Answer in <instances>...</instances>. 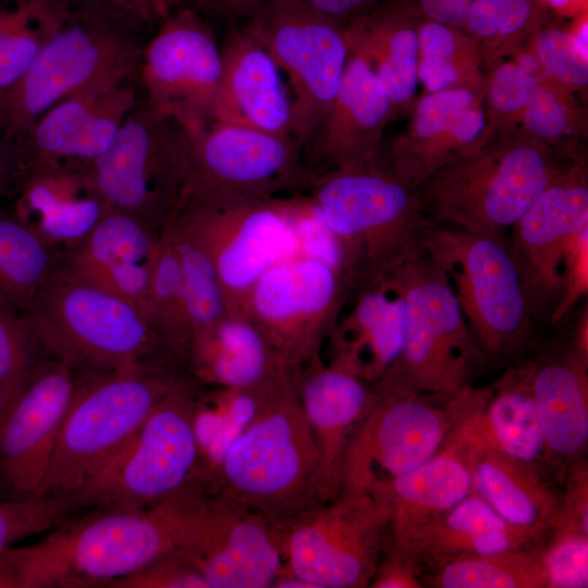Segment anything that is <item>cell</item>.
Here are the masks:
<instances>
[{"label": "cell", "instance_id": "1", "mask_svg": "<svg viewBox=\"0 0 588 588\" xmlns=\"http://www.w3.org/2000/svg\"><path fill=\"white\" fill-rule=\"evenodd\" d=\"M41 350L78 377L186 365L136 307L60 260L23 314Z\"/></svg>", "mask_w": 588, "mask_h": 588}, {"label": "cell", "instance_id": "2", "mask_svg": "<svg viewBox=\"0 0 588 588\" xmlns=\"http://www.w3.org/2000/svg\"><path fill=\"white\" fill-rule=\"evenodd\" d=\"M305 188L340 245L351 291L395 278L424 253L430 224L416 191L380 159L311 172Z\"/></svg>", "mask_w": 588, "mask_h": 588}, {"label": "cell", "instance_id": "3", "mask_svg": "<svg viewBox=\"0 0 588 588\" xmlns=\"http://www.w3.org/2000/svg\"><path fill=\"white\" fill-rule=\"evenodd\" d=\"M173 550L156 506H95L72 515L39 541L0 551V588L110 587Z\"/></svg>", "mask_w": 588, "mask_h": 588}, {"label": "cell", "instance_id": "4", "mask_svg": "<svg viewBox=\"0 0 588 588\" xmlns=\"http://www.w3.org/2000/svg\"><path fill=\"white\" fill-rule=\"evenodd\" d=\"M205 486L279 523L324 502L321 460L295 372L231 444Z\"/></svg>", "mask_w": 588, "mask_h": 588}, {"label": "cell", "instance_id": "5", "mask_svg": "<svg viewBox=\"0 0 588 588\" xmlns=\"http://www.w3.org/2000/svg\"><path fill=\"white\" fill-rule=\"evenodd\" d=\"M194 383L172 369L78 377L42 488V497H74L123 449L150 412Z\"/></svg>", "mask_w": 588, "mask_h": 588}, {"label": "cell", "instance_id": "6", "mask_svg": "<svg viewBox=\"0 0 588 588\" xmlns=\"http://www.w3.org/2000/svg\"><path fill=\"white\" fill-rule=\"evenodd\" d=\"M561 171L539 144L514 142L456 157L415 191L430 226L505 235Z\"/></svg>", "mask_w": 588, "mask_h": 588}, {"label": "cell", "instance_id": "7", "mask_svg": "<svg viewBox=\"0 0 588 588\" xmlns=\"http://www.w3.org/2000/svg\"><path fill=\"white\" fill-rule=\"evenodd\" d=\"M156 507L175 549L209 588L271 587L284 566V523L203 483Z\"/></svg>", "mask_w": 588, "mask_h": 588}, {"label": "cell", "instance_id": "8", "mask_svg": "<svg viewBox=\"0 0 588 588\" xmlns=\"http://www.w3.org/2000/svg\"><path fill=\"white\" fill-rule=\"evenodd\" d=\"M135 33L70 7L24 77L0 100V135L20 138L61 100L90 86L130 79L144 48Z\"/></svg>", "mask_w": 588, "mask_h": 588}, {"label": "cell", "instance_id": "9", "mask_svg": "<svg viewBox=\"0 0 588 588\" xmlns=\"http://www.w3.org/2000/svg\"><path fill=\"white\" fill-rule=\"evenodd\" d=\"M424 252L445 274L485 362L520 353L532 314L505 235L430 226Z\"/></svg>", "mask_w": 588, "mask_h": 588}, {"label": "cell", "instance_id": "10", "mask_svg": "<svg viewBox=\"0 0 588 588\" xmlns=\"http://www.w3.org/2000/svg\"><path fill=\"white\" fill-rule=\"evenodd\" d=\"M406 305L399 358L375 389L450 400L485 363L443 271L424 252L395 277Z\"/></svg>", "mask_w": 588, "mask_h": 588}, {"label": "cell", "instance_id": "11", "mask_svg": "<svg viewBox=\"0 0 588 588\" xmlns=\"http://www.w3.org/2000/svg\"><path fill=\"white\" fill-rule=\"evenodd\" d=\"M198 384L170 394L74 498L81 507L151 509L204 483L195 431Z\"/></svg>", "mask_w": 588, "mask_h": 588}, {"label": "cell", "instance_id": "12", "mask_svg": "<svg viewBox=\"0 0 588 588\" xmlns=\"http://www.w3.org/2000/svg\"><path fill=\"white\" fill-rule=\"evenodd\" d=\"M89 173L108 210L160 235L187 194L186 133L148 105L136 107Z\"/></svg>", "mask_w": 588, "mask_h": 588}, {"label": "cell", "instance_id": "13", "mask_svg": "<svg viewBox=\"0 0 588 588\" xmlns=\"http://www.w3.org/2000/svg\"><path fill=\"white\" fill-rule=\"evenodd\" d=\"M389 518L381 490L340 491L283 524L284 566L314 588L369 587Z\"/></svg>", "mask_w": 588, "mask_h": 588}, {"label": "cell", "instance_id": "14", "mask_svg": "<svg viewBox=\"0 0 588 588\" xmlns=\"http://www.w3.org/2000/svg\"><path fill=\"white\" fill-rule=\"evenodd\" d=\"M247 24L289 78L291 133L308 148L338 93L351 53L345 25L297 0H265Z\"/></svg>", "mask_w": 588, "mask_h": 588}, {"label": "cell", "instance_id": "15", "mask_svg": "<svg viewBox=\"0 0 588 588\" xmlns=\"http://www.w3.org/2000/svg\"><path fill=\"white\" fill-rule=\"evenodd\" d=\"M208 250L229 311H241L260 277L298 255L286 197H186L174 215Z\"/></svg>", "mask_w": 588, "mask_h": 588}, {"label": "cell", "instance_id": "16", "mask_svg": "<svg viewBox=\"0 0 588 588\" xmlns=\"http://www.w3.org/2000/svg\"><path fill=\"white\" fill-rule=\"evenodd\" d=\"M375 390L373 404L347 442L341 491L378 490L413 470L444 444L461 419V392L443 401L409 391Z\"/></svg>", "mask_w": 588, "mask_h": 588}, {"label": "cell", "instance_id": "17", "mask_svg": "<svg viewBox=\"0 0 588 588\" xmlns=\"http://www.w3.org/2000/svg\"><path fill=\"white\" fill-rule=\"evenodd\" d=\"M185 133L186 197L275 198L307 184L304 148L293 136L219 121Z\"/></svg>", "mask_w": 588, "mask_h": 588}, {"label": "cell", "instance_id": "18", "mask_svg": "<svg viewBox=\"0 0 588 588\" xmlns=\"http://www.w3.org/2000/svg\"><path fill=\"white\" fill-rule=\"evenodd\" d=\"M350 292L332 267L296 255L260 277L241 311L296 370L321 357L323 341Z\"/></svg>", "mask_w": 588, "mask_h": 588}, {"label": "cell", "instance_id": "19", "mask_svg": "<svg viewBox=\"0 0 588 588\" xmlns=\"http://www.w3.org/2000/svg\"><path fill=\"white\" fill-rule=\"evenodd\" d=\"M149 107L184 131L212 121L222 72L221 47L208 21L176 8L144 46L138 71Z\"/></svg>", "mask_w": 588, "mask_h": 588}, {"label": "cell", "instance_id": "20", "mask_svg": "<svg viewBox=\"0 0 588 588\" xmlns=\"http://www.w3.org/2000/svg\"><path fill=\"white\" fill-rule=\"evenodd\" d=\"M78 384L65 364L44 359L0 422V485L10 498L42 497L58 437Z\"/></svg>", "mask_w": 588, "mask_h": 588}, {"label": "cell", "instance_id": "21", "mask_svg": "<svg viewBox=\"0 0 588 588\" xmlns=\"http://www.w3.org/2000/svg\"><path fill=\"white\" fill-rule=\"evenodd\" d=\"M588 231V186L580 167L561 171L512 228L511 253L531 314L563 292V266Z\"/></svg>", "mask_w": 588, "mask_h": 588}, {"label": "cell", "instance_id": "22", "mask_svg": "<svg viewBox=\"0 0 588 588\" xmlns=\"http://www.w3.org/2000/svg\"><path fill=\"white\" fill-rule=\"evenodd\" d=\"M128 79L90 86L56 103L20 138V173L51 163H91L137 107ZM19 173V175H20Z\"/></svg>", "mask_w": 588, "mask_h": 588}, {"label": "cell", "instance_id": "23", "mask_svg": "<svg viewBox=\"0 0 588 588\" xmlns=\"http://www.w3.org/2000/svg\"><path fill=\"white\" fill-rule=\"evenodd\" d=\"M212 121L292 136V98L279 65L247 23L226 28Z\"/></svg>", "mask_w": 588, "mask_h": 588}, {"label": "cell", "instance_id": "24", "mask_svg": "<svg viewBox=\"0 0 588 588\" xmlns=\"http://www.w3.org/2000/svg\"><path fill=\"white\" fill-rule=\"evenodd\" d=\"M159 237L137 219L108 210L59 260L74 275L126 301L148 319Z\"/></svg>", "mask_w": 588, "mask_h": 588}, {"label": "cell", "instance_id": "25", "mask_svg": "<svg viewBox=\"0 0 588 588\" xmlns=\"http://www.w3.org/2000/svg\"><path fill=\"white\" fill-rule=\"evenodd\" d=\"M406 305L395 278L359 286L346 297L327 338L330 362L376 385L403 347Z\"/></svg>", "mask_w": 588, "mask_h": 588}, {"label": "cell", "instance_id": "26", "mask_svg": "<svg viewBox=\"0 0 588 588\" xmlns=\"http://www.w3.org/2000/svg\"><path fill=\"white\" fill-rule=\"evenodd\" d=\"M301 405L316 442L323 501L341 491V468L347 442L373 404L372 385L340 365L319 357L295 370Z\"/></svg>", "mask_w": 588, "mask_h": 588}, {"label": "cell", "instance_id": "27", "mask_svg": "<svg viewBox=\"0 0 588 588\" xmlns=\"http://www.w3.org/2000/svg\"><path fill=\"white\" fill-rule=\"evenodd\" d=\"M390 98L369 63L351 53L338 93L309 145L318 171L377 159V144L392 112Z\"/></svg>", "mask_w": 588, "mask_h": 588}, {"label": "cell", "instance_id": "28", "mask_svg": "<svg viewBox=\"0 0 588 588\" xmlns=\"http://www.w3.org/2000/svg\"><path fill=\"white\" fill-rule=\"evenodd\" d=\"M12 215L52 248L81 242L108 211L89 173V163H51L22 171Z\"/></svg>", "mask_w": 588, "mask_h": 588}, {"label": "cell", "instance_id": "29", "mask_svg": "<svg viewBox=\"0 0 588 588\" xmlns=\"http://www.w3.org/2000/svg\"><path fill=\"white\" fill-rule=\"evenodd\" d=\"M378 490L390 504L384 552L401 547L415 530L471 492L468 439L462 422L432 456Z\"/></svg>", "mask_w": 588, "mask_h": 588}, {"label": "cell", "instance_id": "30", "mask_svg": "<svg viewBox=\"0 0 588 588\" xmlns=\"http://www.w3.org/2000/svg\"><path fill=\"white\" fill-rule=\"evenodd\" d=\"M197 384L211 388L259 387L294 371L243 311H229L197 334L187 357Z\"/></svg>", "mask_w": 588, "mask_h": 588}, {"label": "cell", "instance_id": "31", "mask_svg": "<svg viewBox=\"0 0 588 588\" xmlns=\"http://www.w3.org/2000/svg\"><path fill=\"white\" fill-rule=\"evenodd\" d=\"M588 354L574 344L528 364L551 462L576 463L588 445Z\"/></svg>", "mask_w": 588, "mask_h": 588}, {"label": "cell", "instance_id": "32", "mask_svg": "<svg viewBox=\"0 0 588 588\" xmlns=\"http://www.w3.org/2000/svg\"><path fill=\"white\" fill-rule=\"evenodd\" d=\"M461 422L468 439L471 491L532 539L550 531L560 497L542 473L506 456L478 437L464 419Z\"/></svg>", "mask_w": 588, "mask_h": 588}, {"label": "cell", "instance_id": "33", "mask_svg": "<svg viewBox=\"0 0 588 588\" xmlns=\"http://www.w3.org/2000/svg\"><path fill=\"white\" fill-rule=\"evenodd\" d=\"M462 418L478 437L522 464L542 473L551 462L528 364L510 369L492 388H468Z\"/></svg>", "mask_w": 588, "mask_h": 588}, {"label": "cell", "instance_id": "34", "mask_svg": "<svg viewBox=\"0 0 588 588\" xmlns=\"http://www.w3.org/2000/svg\"><path fill=\"white\" fill-rule=\"evenodd\" d=\"M534 541L471 491L451 510L415 530L401 547L389 551L412 559L422 575L427 568L450 560L524 549Z\"/></svg>", "mask_w": 588, "mask_h": 588}, {"label": "cell", "instance_id": "35", "mask_svg": "<svg viewBox=\"0 0 588 588\" xmlns=\"http://www.w3.org/2000/svg\"><path fill=\"white\" fill-rule=\"evenodd\" d=\"M419 19L385 1L345 24L351 49L369 63L393 109L411 100L417 88Z\"/></svg>", "mask_w": 588, "mask_h": 588}, {"label": "cell", "instance_id": "36", "mask_svg": "<svg viewBox=\"0 0 588 588\" xmlns=\"http://www.w3.org/2000/svg\"><path fill=\"white\" fill-rule=\"evenodd\" d=\"M294 372L272 382L244 389L211 388L198 391L195 431L204 485L212 477L228 449L259 414L269 399Z\"/></svg>", "mask_w": 588, "mask_h": 588}, {"label": "cell", "instance_id": "37", "mask_svg": "<svg viewBox=\"0 0 588 588\" xmlns=\"http://www.w3.org/2000/svg\"><path fill=\"white\" fill-rule=\"evenodd\" d=\"M60 256L14 215L0 211V297L22 316Z\"/></svg>", "mask_w": 588, "mask_h": 588}, {"label": "cell", "instance_id": "38", "mask_svg": "<svg viewBox=\"0 0 588 588\" xmlns=\"http://www.w3.org/2000/svg\"><path fill=\"white\" fill-rule=\"evenodd\" d=\"M422 585L436 588H547L538 550L464 556L427 568Z\"/></svg>", "mask_w": 588, "mask_h": 588}, {"label": "cell", "instance_id": "39", "mask_svg": "<svg viewBox=\"0 0 588 588\" xmlns=\"http://www.w3.org/2000/svg\"><path fill=\"white\" fill-rule=\"evenodd\" d=\"M164 229L179 257L194 340L229 313L226 299L215 264L197 235L175 216Z\"/></svg>", "mask_w": 588, "mask_h": 588}, {"label": "cell", "instance_id": "40", "mask_svg": "<svg viewBox=\"0 0 588 588\" xmlns=\"http://www.w3.org/2000/svg\"><path fill=\"white\" fill-rule=\"evenodd\" d=\"M148 320L187 367L194 334L179 257L167 229L159 237L149 291Z\"/></svg>", "mask_w": 588, "mask_h": 588}, {"label": "cell", "instance_id": "41", "mask_svg": "<svg viewBox=\"0 0 588 588\" xmlns=\"http://www.w3.org/2000/svg\"><path fill=\"white\" fill-rule=\"evenodd\" d=\"M45 355L23 316L0 297V422Z\"/></svg>", "mask_w": 588, "mask_h": 588}, {"label": "cell", "instance_id": "42", "mask_svg": "<svg viewBox=\"0 0 588 588\" xmlns=\"http://www.w3.org/2000/svg\"><path fill=\"white\" fill-rule=\"evenodd\" d=\"M81 509L74 497L45 495L0 501V551L48 532Z\"/></svg>", "mask_w": 588, "mask_h": 588}, {"label": "cell", "instance_id": "43", "mask_svg": "<svg viewBox=\"0 0 588 588\" xmlns=\"http://www.w3.org/2000/svg\"><path fill=\"white\" fill-rule=\"evenodd\" d=\"M70 7V0H50L36 22L0 39V100L24 77Z\"/></svg>", "mask_w": 588, "mask_h": 588}, {"label": "cell", "instance_id": "44", "mask_svg": "<svg viewBox=\"0 0 588 588\" xmlns=\"http://www.w3.org/2000/svg\"><path fill=\"white\" fill-rule=\"evenodd\" d=\"M452 27L428 19H419L417 26L418 78L430 91L453 87L460 72L454 57L460 46L461 35Z\"/></svg>", "mask_w": 588, "mask_h": 588}, {"label": "cell", "instance_id": "45", "mask_svg": "<svg viewBox=\"0 0 588 588\" xmlns=\"http://www.w3.org/2000/svg\"><path fill=\"white\" fill-rule=\"evenodd\" d=\"M286 199L298 255L327 264L341 273L348 284L340 245L315 203L308 195Z\"/></svg>", "mask_w": 588, "mask_h": 588}, {"label": "cell", "instance_id": "46", "mask_svg": "<svg viewBox=\"0 0 588 588\" xmlns=\"http://www.w3.org/2000/svg\"><path fill=\"white\" fill-rule=\"evenodd\" d=\"M547 588L588 586V536L551 534L544 549L538 550Z\"/></svg>", "mask_w": 588, "mask_h": 588}, {"label": "cell", "instance_id": "47", "mask_svg": "<svg viewBox=\"0 0 588 588\" xmlns=\"http://www.w3.org/2000/svg\"><path fill=\"white\" fill-rule=\"evenodd\" d=\"M538 14L530 0H474L463 26L480 38L507 37L530 26Z\"/></svg>", "mask_w": 588, "mask_h": 588}, {"label": "cell", "instance_id": "48", "mask_svg": "<svg viewBox=\"0 0 588 588\" xmlns=\"http://www.w3.org/2000/svg\"><path fill=\"white\" fill-rule=\"evenodd\" d=\"M536 47L538 59L549 74L567 85H587L588 59L577 49L574 35L548 28L539 34Z\"/></svg>", "mask_w": 588, "mask_h": 588}, {"label": "cell", "instance_id": "49", "mask_svg": "<svg viewBox=\"0 0 588 588\" xmlns=\"http://www.w3.org/2000/svg\"><path fill=\"white\" fill-rule=\"evenodd\" d=\"M110 588H209L199 572L177 551H170Z\"/></svg>", "mask_w": 588, "mask_h": 588}, {"label": "cell", "instance_id": "50", "mask_svg": "<svg viewBox=\"0 0 588 588\" xmlns=\"http://www.w3.org/2000/svg\"><path fill=\"white\" fill-rule=\"evenodd\" d=\"M83 9L100 14L131 30L159 26L183 0H79Z\"/></svg>", "mask_w": 588, "mask_h": 588}, {"label": "cell", "instance_id": "51", "mask_svg": "<svg viewBox=\"0 0 588 588\" xmlns=\"http://www.w3.org/2000/svg\"><path fill=\"white\" fill-rule=\"evenodd\" d=\"M550 531L588 536V467L584 460L568 466L566 490Z\"/></svg>", "mask_w": 588, "mask_h": 588}, {"label": "cell", "instance_id": "52", "mask_svg": "<svg viewBox=\"0 0 588 588\" xmlns=\"http://www.w3.org/2000/svg\"><path fill=\"white\" fill-rule=\"evenodd\" d=\"M538 87L534 72L519 62H509L499 66L492 75L489 100L500 112H516L527 106Z\"/></svg>", "mask_w": 588, "mask_h": 588}, {"label": "cell", "instance_id": "53", "mask_svg": "<svg viewBox=\"0 0 588 588\" xmlns=\"http://www.w3.org/2000/svg\"><path fill=\"white\" fill-rule=\"evenodd\" d=\"M527 130L542 139L558 138L568 126V114L558 96L546 87H538L524 108Z\"/></svg>", "mask_w": 588, "mask_h": 588}, {"label": "cell", "instance_id": "54", "mask_svg": "<svg viewBox=\"0 0 588 588\" xmlns=\"http://www.w3.org/2000/svg\"><path fill=\"white\" fill-rule=\"evenodd\" d=\"M369 587L420 588L422 575L416 563L401 552H383Z\"/></svg>", "mask_w": 588, "mask_h": 588}, {"label": "cell", "instance_id": "55", "mask_svg": "<svg viewBox=\"0 0 588 588\" xmlns=\"http://www.w3.org/2000/svg\"><path fill=\"white\" fill-rule=\"evenodd\" d=\"M265 0H183L209 23H221L228 27L250 21Z\"/></svg>", "mask_w": 588, "mask_h": 588}, {"label": "cell", "instance_id": "56", "mask_svg": "<svg viewBox=\"0 0 588 588\" xmlns=\"http://www.w3.org/2000/svg\"><path fill=\"white\" fill-rule=\"evenodd\" d=\"M420 19L462 27L474 0H387Z\"/></svg>", "mask_w": 588, "mask_h": 588}, {"label": "cell", "instance_id": "57", "mask_svg": "<svg viewBox=\"0 0 588 588\" xmlns=\"http://www.w3.org/2000/svg\"><path fill=\"white\" fill-rule=\"evenodd\" d=\"M313 11L331 19L340 24H347L352 20L371 10L378 0H297Z\"/></svg>", "mask_w": 588, "mask_h": 588}, {"label": "cell", "instance_id": "58", "mask_svg": "<svg viewBox=\"0 0 588 588\" xmlns=\"http://www.w3.org/2000/svg\"><path fill=\"white\" fill-rule=\"evenodd\" d=\"M20 171V150L15 138L0 135V199L5 189L16 182Z\"/></svg>", "mask_w": 588, "mask_h": 588}, {"label": "cell", "instance_id": "59", "mask_svg": "<svg viewBox=\"0 0 588 588\" xmlns=\"http://www.w3.org/2000/svg\"><path fill=\"white\" fill-rule=\"evenodd\" d=\"M574 39L579 52L584 58L588 59L587 24H585L576 35H574Z\"/></svg>", "mask_w": 588, "mask_h": 588}]
</instances>
